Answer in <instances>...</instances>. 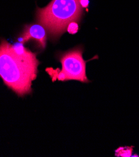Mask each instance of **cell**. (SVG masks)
I'll use <instances>...</instances> for the list:
<instances>
[{
  "label": "cell",
  "instance_id": "5",
  "mask_svg": "<svg viewBox=\"0 0 139 157\" xmlns=\"http://www.w3.org/2000/svg\"><path fill=\"white\" fill-rule=\"evenodd\" d=\"M132 155V148L129 147L120 148L116 150L117 156H130Z\"/></svg>",
  "mask_w": 139,
  "mask_h": 157
},
{
  "label": "cell",
  "instance_id": "7",
  "mask_svg": "<svg viewBox=\"0 0 139 157\" xmlns=\"http://www.w3.org/2000/svg\"><path fill=\"white\" fill-rule=\"evenodd\" d=\"M89 1L88 0H80V4L83 8L87 7L88 5Z\"/></svg>",
  "mask_w": 139,
  "mask_h": 157
},
{
  "label": "cell",
  "instance_id": "1",
  "mask_svg": "<svg viewBox=\"0 0 139 157\" xmlns=\"http://www.w3.org/2000/svg\"><path fill=\"white\" fill-rule=\"evenodd\" d=\"M40 64L37 54L27 50L23 44L14 45L6 40L0 43V77L4 83L18 96L32 91Z\"/></svg>",
  "mask_w": 139,
  "mask_h": 157
},
{
  "label": "cell",
  "instance_id": "4",
  "mask_svg": "<svg viewBox=\"0 0 139 157\" xmlns=\"http://www.w3.org/2000/svg\"><path fill=\"white\" fill-rule=\"evenodd\" d=\"M29 39H35L38 41L43 48L46 46V30L40 25H33L26 26L22 34L20 42L24 43Z\"/></svg>",
  "mask_w": 139,
  "mask_h": 157
},
{
  "label": "cell",
  "instance_id": "2",
  "mask_svg": "<svg viewBox=\"0 0 139 157\" xmlns=\"http://www.w3.org/2000/svg\"><path fill=\"white\" fill-rule=\"evenodd\" d=\"M83 8L80 0H52L43 8L37 9V20L48 35L56 37L67 31L68 25L80 19Z\"/></svg>",
  "mask_w": 139,
  "mask_h": 157
},
{
  "label": "cell",
  "instance_id": "3",
  "mask_svg": "<svg viewBox=\"0 0 139 157\" xmlns=\"http://www.w3.org/2000/svg\"><path fill=\"white\" fill-rule=\"evenodd\" d=\"M60 61L62 65L61 72L65 76V81L73 80L88 82L86 76V63L80 48L65 53L60 57Z\"/></svg>",
  "mask_w": 139,
  "mask_h": 157
},
{
  "label": "cell",
  "instance_id": "6",
  "mask_svg": "<svg viewBox=\"0 0 139 157\" xmlns=\"http://www.w3.org/2000/svg\"><path fill=\"white\" fill-rule=\"evenodd\" d=\"M78 29H79L78 24H77L75 22H72L68 25V26L67 28V31H68L70 33L74 34V33L77 32Z\"/></svg>",
  "mask_w": 139,
  "mask_h": 157
}]
</instances>
